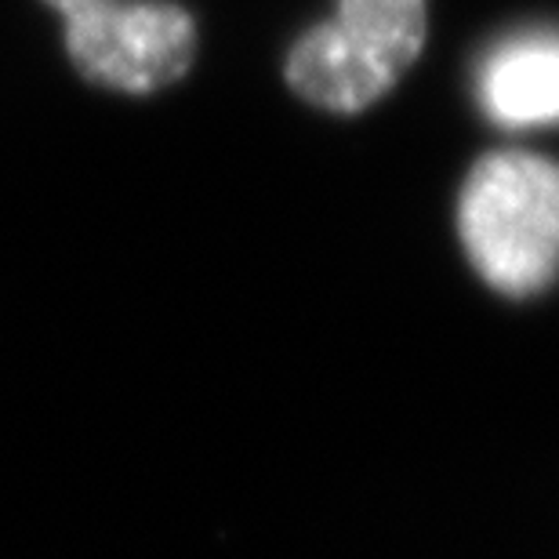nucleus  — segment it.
Returning a JSON list of instances; mask_svg holds the SVG:
<instances>
[{
    "label": "nucleus",
    "instance_id": "obj_1",
    "mask_svg": "<svg viewBox=\"0 0 559 559\" xmlns=\"http://www.w3.org/2000/svg\"><path fill=\"white\" fill-rule=\"evenodd\" d=\"M457 233L473 270L509 298L559 276V164L538 153H490L462 186Z\"/></svg>",
    "mask_w": 559,
    "mask_h": 559
},
{
    "label": "nucleus",
    "instance_id": "obj_2",
    "mask_svg": "<svg viewBox=\"0 0 559 559\" xmlns=\"http://www.w3.org/2000/svg\"><path fill=\"white\" fill-rule=\"evenodd\" d=\"M425 29V0H338L334 19L290 48L287 84L320 109L360 114L418 59Z\"/></svg>",
    "mask_w": 559,
    "mask_h": 559
},
{
    "label": "nucleus",
    "instance_id": "obj_3",
    "mask_svg": "<svg viewBox=\"0 0 559 559\" xmlns=\"http://www.w3.org/2000/svg\"><path fill=\"white\" fill-rule=\"evenodd\" d=\"M66 51L92 84L150 95L193 66L197 22L171 0H95L66 15Z\"/></svg>",
    "mask_w": 559,
    "mask_h": 559
},
{
    "label": "nucleus",
    "instance_id": "obj_4",
    "mask_svg": "<svg viewBox=\"0 0 559 559\" xmlns=\"http://www.w3.org/2000/svg\"><path fill=\"white\" fill-rule=\"evenodd\" d=\"M479 109L501 128L559 124V29L495 44L476 73Z\"/></svg>",
    "mask_w": 559,
    "mask_h": 559
},
{
    "label": "nucleus",
    "instance_id": "obj_5",
    "mask_svg": "<svg viewBox=\"0 0 559 559\" xmlns=\"http://www.w3.org/2000/svg\"><path fill=\"white\" fill-rule=\"evenodd\" d=\"M44 4H51L55 11H62V15H73V11L95 4V0H44Z\"/></svg>",
    "mask_w": 559,
    "mask_h": 559
}]
</instances>
